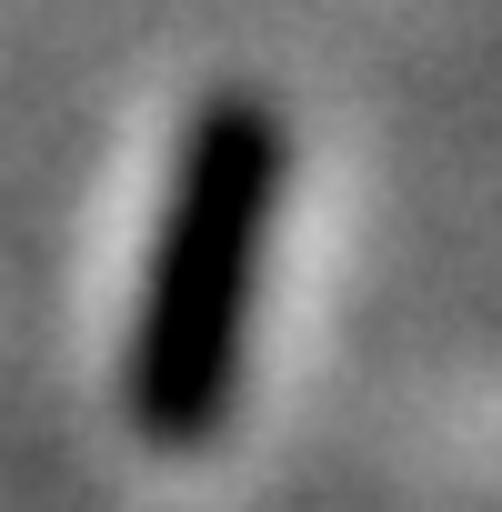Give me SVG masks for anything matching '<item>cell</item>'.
I'll return each mask as SVG.
<instances>
[{"label":"cell","instance_id":"6da1fadb","mask_svg":"<svg viewBox=\"0 0 502 512\" xmlns=\"http://www.w3.org/2000/svg\"><path fill=\"white\" fill-rule=\"evenodd\" d=\"M282 181H292V131L262 91H211L191 111L171 151L151 262H141L131 352H121L131 422L161 452L211 442L241 392V332H251V292H262V262H272Z\"/></svg>","mask_w":502,"mask_h":512}]
</instances>
